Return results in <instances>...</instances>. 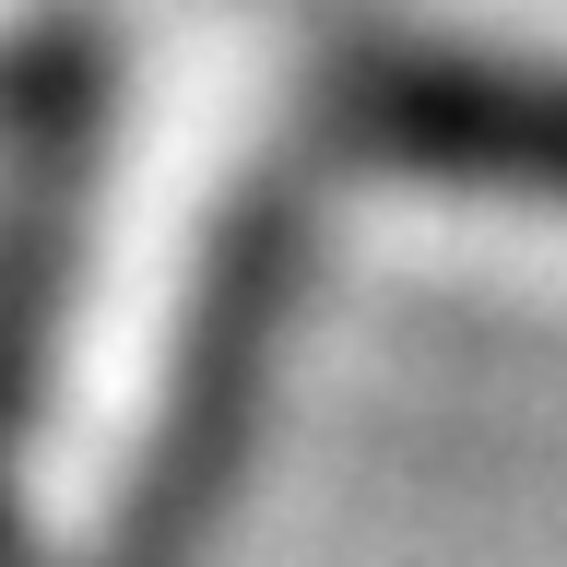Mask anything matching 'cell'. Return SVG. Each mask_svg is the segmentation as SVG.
<instances>
[{"instance_id":"obj_1","label":"cell","mask_w":567,"mask_h":567,"mask_svg":"<svg viewBox=\"0 0 567 567\" xmlns=\"http://www.w3.org/2000/svg\"><path fill=\"white\" fill-rule=\"evenodd\" d=\"M367 142L450 189L567 202V83L544 71H402L367 106Z\"/></svg>"}]
</instances>
